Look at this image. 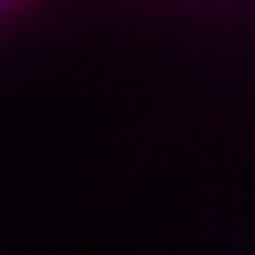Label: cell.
Instances as JSON below:
<instances>
[{
	"label": "cell",
	"instance_id": "cell-1",
	"mask_svg": "<svg viewBox=\"0 0 255 255\" xmlns=\"http://www.w3.org/2000/svg\"><path fill=\"white\" fill-rule=\"evenodd\" d=\"M9 4H13V0H0V13H4V9H9Z\"/></svg>",
	"mask_w": 255,
	"mask_h": 255
}]
</instances>
